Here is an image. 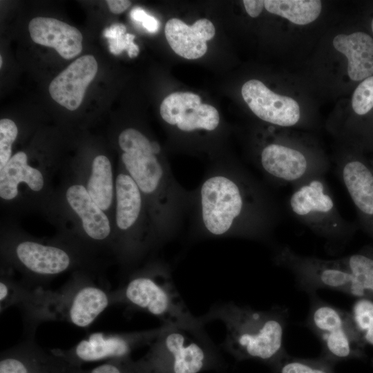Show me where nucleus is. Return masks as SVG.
<instances>
[{"label": "nucleus", "mask_w": 373, "mask_h": 373, "mask_svg": "<svg viewBox=\"0 0 373 373\" xmlns=\"http://www.w3.org/2000/svg\"><path fill=\"white\" fill-rule=\"evenodd\" d=\"M194 234L202 238H267L278 220L277 204L266 188L245 169H209L191 191L189 211Z\"/></svg>", "instance_id": "obj_1"}, {"label": "nucleus", "mask_w": 373, "mask_h": 373, "mask_svg": "<svg viewBox=\"0 0 373 373\" xmlns=\"http://www.w3.org/2000/svg\"><path fill=\"white\" fill-rule=\"evenodd\" d=\"M122 161L142 195L151 200L157 236L161 241L173 238L189 211L191 191L175 180L161 156V147L140 131L128 128L118 137Z\"/></svg>", "instance_id": "obj_2"}, {"label": "nucleus", "mask_w": 373, "mask_h": 373, "mask_svg": "<svg viewBox=\"0 0 373 373\" xmlns=\"http://www.w3.org/2000/svg\"><path fill=\"white\" fill-rule=\"evenodd\" d=\"M204 324L218 320L225 326L224 345L239 356L271 359L282 353L289 310L274 306L258 310L228 302L213 305L203 316Z\"/></svg>", "instance_id": "obj_3"}, {"label": "nucleus", "mask_w": 373, "mask_h": 373, "mask_svg": "<svg viewBox=\"0 0 373 373\" xmlns=\"http://www.w3.org/2000/svg\"><path fill=\"white\" fill-rule=\"evenodd\" d=\"M292 188L287 201L291 215L324 239L331 251L343 249L358 226L341 215L325 175L314 176Z\"/></svg>", "instance_id": "obj_4"}, {"label": "nucleus", "mask_w": 373, "mask_h": 373, "mask_svg": "<svg viewBox=\"0 0 373 373\" xmlns=\"http://www.w3.org/2000/svg\"><path fill=\"white\" fill-rule=\"evenodd\" d=\"M112 294L113 303L144 311L157 317L162 324L204 325L200 316L189 311L177 290L169 268L162 264L136 274Z\"/></svg>", "instance_id": "obj_5"}, {"label": "nucleus", "mask_w": 373, "mask_h": 373, "mask_svg": "<svg viewBox=\"0 0 373 373\" xmlns=\"http://www.w3.org/2000/svg\"><path fill=\"white\" fill-rule=\"evenodd\" d=\"M274 262L277 266L291 271L298 287L309 296L316 294L319 289H326L356 298L372 299L339 258L330 260L304 256L285 245L276 249Z\"/></svg>", "instance_id": "obj_6"}, {"label": "nucleus", "mask_w": 373, "mask_h": 373, "mask_svg": "<svg viewBox=\"0 0 373 373\" xmlns=\"http://www.w3.org/2000/svg\"><path fill=\"white\" fill-rule=\"evenodd\" d=\"M150 360L166 361L172 373H198L213 350L204 325H165L151 344Z\"/></svg>", "instance_id": "obj_7"}, {"label": "nucleus", "mask_w": 373, "mask_h": 373, "mask_svg": "<svg viewBox=\"0 0 373 373\" xmlns=\"http://www.w3.org/2000/svg\"><path fill=\"white\" fill-rule=\"evenodd\" d=\"M301 147L276 140L263 145L257 157L258 170L274 184L292 186L314 176L325 175L329 169L326 160Z\"/></svg>", "instance_id": "obj_8"}, {"label": "nucleus", "mask_w": 373, "mask_h": 373, "mask_svg": "<svg viewBox=\"0 0 373 373\" xmlns=\"http://www.w3.org/2000/svg\"><path fill=\"white\" fill-rule=\"evenodd\" d=\"M113 301L112 292L102 285H67L60 291H48L46 319H62L79 327L89 326Z\"/></svg>", "instance_id": "obj_9"}, {"label": "nucleus", "mask_w": 373, "mask_h": 373, "mask_svg": "<svg viewBox=\"0 0 373 373\" xmlns=\"http://www.w3.org/2000/svg\"><path fill=\"white\" fill-rule=\"evenodd\" d=\"M161 326L152 329L120 334L96 332L79 341L68 350H54L70 364L81 362L126 358L140 345L151 344L158 336Z\"/></svg>", "instance_id": "obj_10"}, {"label": "nucleus", "mask_w": 373, "mask_h": 373, "mask_svg": "<svg viewBox=\"0 0 373 373\" xmlns=\"http://www.w3.org/2000/svg\"><path fill=\"white\" fill-rule=\"evenodd\" d=\"M336 172L356 211L359 227L373 240V171L363 157L347 155L336 162Z\"/></svg>", "instance_id": "obj_11"}, {"label": "nucleus", "mask_w": 373, "mask_h": 373, "mask_svg": "<svg viewBox=\"0 0 373 373\" xmlns=\"http://www.w3.org/2000/svg\"><path fill=\"white\" fill-rule=\"evenodd\" d=\"M160 113L163 120L180 132H213L220 124L216 108L202 104L200 97L190 92H175L162 102Z\"/></svg>", "instance_id": "obj_12"}, {"label": "nucleus", "mask_w": 373, "mask_h": 373, "mask_svg": "<svg viewBox=\"0 0 373 373\" xmlns=\"http://www.w3.org/2000/svg\"><path fill=\"white\" fill-rule=\"evenodd\" d=\"M241 93L251 111L265 122L289 127L300 120V111L296 101L274 93L259 80L251 79L245 82Z\"/></svg>", "instance_id": "obj_13"}, {"label": "nucleus", "mask_w": 373, "mask_h": 373, "mask_svg": "<svg viewBox=\"0 0 373 373\" xmlns=\"http://www.w3.org/2000/svg\"><path fill=\"white\" fill-rule=\"evenodd\" d=\"M97 72V63L93 55L77 58L51 81L48 87L51 97L68 110H76Z\"/></svg>", "instance_id": "obj_14"}, {"label": "nucleus", "mask_w": 373, "mask_h": 373, "mask_svg": "<svg viewBox=\"0 0 373 373\" xmlns=\"http://www.w3.org/2000/svg\"><path fill=\"white\" fill-rule=\"evenodd\" d=\"M0 373H70V367L53 350L48 354L28 342L2 354Z\"/></svg>", "instance_id": "obj_15"}, {"label": "nucleus", "mask_w": 373, "mask_h": 373, "mask_svg": "<svg viewBox=\"0 0 373 373\" xmlns=\"http://www.w3.org/2000/svg\"><path fill=\"white\" fill-rule=\"evenodd\" d=\"M28 30L35 43L55 48L64 59L74 58L82 50L81 32L59 19L35 17L30 21Z\"/></svg>", "instance_id": "obj_16"}, {"label": "nucleus", "mask_w": 373, "mask_h": 373, "mask_svg": "<svg viewBox=\"0 0 373 373\" xmlns=\"http://www.w3.org/2000/svg\"><path fill=\"white\" fill-rule=\"evenodd\" d=\"M166 39L172 50L188 59L202 57L207 50V41L216 32L214 25L207 19H200L189 26L179 19H169L164 28Z\"/></svg>", "instance_id": "obj_17"}, {"label": "nucleus", "mask_w": 373, "mask_h": 373, "mask_svg": "<svg viewBox=\"0 0 373 373\" xmlns=\"http://www.w3.org/2000/svg\"><path fill=\"white\" fill-rule=\"evenodd\" d=\"M15 253L27 270L40 276L59 274L67 270L71 263L68 254L62 249L33 241L20 242Z\"/></svg>", "instance_id": "obj_18"}, {"label": "nucleus", "mask_w": 373, "mask_h": 373, "mask_svg": "<svg viewBox=\"0 0 373 373\" xmlns=\"http://www.w3.org/2000/svg\"><path fill=\"white\" fill-rule=\"evenodd\" d=\"M336 50L347 59V74L354 81L364 80L373 75V39L363 32L338 35L333 40Z\"/></svg>", "instance_id": "obj_19"}, {"label": "nucleus", "mask_w": 373, "mask_h": 373, "mask_svg": "<svg viewBox=\"0 0 373 373\" xmlns=\"http://www.w3.org/2000/svg\"><path fill=\"white\" fill-rule=\"evenodd\" d=\"M66 199L71 208L80 217L83 228L91 238L102 240L111 233L109 220L93 201L82 185H73L66 191Z\"/></svg>", "instance_id": "obj_20"}, {"label": "nucleus", "mask_w": 373, "mask_h": 373, "mask_svg": "<svg viewBox=\"0 0 373 373\" xmlns=\"http://www.w3.org/2000/svg\"><path fill=\"white\" fill-rule=\"evenodd\" d=\"M25 182L32 190L40 191L44 186L41 173L27 163L24 152L15 153L0 169V196L4 200H12L18 194V185Z\"/></svg>", "instance_id": "obj_21"}, {"label": "nucleus", "mask_w": 373, "mask_h": 373, "mask_svg": "<svg viewBox=\"0 0 373 373\" xmlns=\"http://www.w3.org/2000/svg\"><path fill=\"white\" fill-rule=\"evenodd\" d=\"M116 223L123 231L137 227L143 210V196L136 183L128 174L119 173L116 178Z\"/></svg>", "instance_id": "obj_22"}, {"label": "nucleus", "mask_w": 373, "mask_h": 373, "mask_svg": "<svg viewBox=\"0 0 373 373\" xmlns=\"http://www.w3.org/2000/svg\"><path fill=\"white\" fill-rule=\"evenodd\" d=\"M352 320L350 312L326 303L316 294L310 296V306L305 325L317 337L338 329Z\"/></svg>", "instance_id": "obj_23"}, {"label": "nucleus", "mask_w": 373, "mask_h": 373, "mask_svg": "<svg viewBox=\"0 0 373 373\" xmlns=\"http://www.w3.org/2000/svg\"><path fill=\"white\" fill-rule=\"evenodd\" d=\"M318 338L323 349L338 358L359 354L366 346L353 320L345 326Z\"/></svg>", "instance_id": "obj_24"}, {"label": "nucleus", "mask_w": 373, "mask_h": 373, "mask_svg": "<svg viewBox=\"0 0 373 373\" xmlns=\"http://www.w3.org/2000/svg\"><path fill=\"white\" fill-rule=\"evenodd\" d=\"M87 191L102 210L108 209L113 195L112 166L107 157L100 155L93 161Z\"/></svg>", "instance_id": "obj_25"}, {"label": "nucleus", "mask_w": 373, "mask_h": 373, "mask_svg": "<svg viewBox=\"0 0 373 373\" xmlns=\"http://www.w3.org/2000/svg\"><path fill=\"white\" fill-rule=\"evenodd\" d=\"M264 3L270 13L298 25L314 21L321 11V1L318 0H265Z\"/></svg>", "instance_id": "obj_26"}, {"label": "nucleus", "mask_w": 373, "mask_h": 373, "mask_svg": "<svg viewBox=\"0 0 373 373\" xmlns=\"http://www.w3.org/2000/svg\"><path fill=\"white\" fill-rule=\"evenodd\" d=\"M339 259L373 299V245Z\"/></svg>", "instance_id": "obj_27"}, {"label": "nucleus", "mask_w": 373, "mask_h": 373, "mask_svg": "<svg viewBox=\"0 0 373 373\" xmlns=\"http://www.w3.org/2000/svg\"><path fill=\"white\" fill-rule=\"evenodd\" d=\"M350 312L365 345L373 347V299L356 298Z\"/></svg>", "instance_id": "obj_28"}, {"label": "nucleus", "mask_w": 373, "mask_h": 373, "mask_svg": "<svg viewBox=\"0 0 373 373\" xmlns=\"http://www.w3.org/2000/svg\"><path fill=\"white\" fill-rule=\"evenodd\" d=\"M124 24L114 23L104 29V36L108 39L110 52L117 55L123 50H126L131 58L135 57L140 52V49L133 40L135 35L126 33Z\"/></svg>", "instance_id": "obj_29"}, {"label": "nucleus", "mask_w": 373, "mask_h": 373, "mask_svg": "<svg viewBox=\"0 0 373 373\" xmlns=\"http://www.w3.org/2000/svg\"><path fill=\"white\" fill-rule=\"evenodd\" d=\"M352 106L358 115L367 114L373 108V76L363 80L356 87L352 95Z\"/></svg>", "instance_id": "obj_30"}, {"label": "nucleus", "mask_w": 373, "mask_h": 373, "mask_svg": "<svg viewBox=\"0 0 373 373\" xmlns=\"http://www.w3.org/2000/svg\"><path fill=\"white\" fill-rule=\"evenodd\" d=\"M18 134L17 126L10 119L0 120V169L12 157V144Z\"/></svg>", "instance_id": "obj_31"}, {"label": "nucleus", "mask_w": 373, "mask_h": 373, "mask_svg": "<svg viewBox=\"0 0 373 373\" xmlns=\"http://www.w3.org/2000/svg\"><path fill=\"white\" fill-rule=\"evenodd\" d=\"M130 16L131 19L137 22L142 23V26L149 32L155 33L160 28V22L153 16L147 14L141 8H133Z\"/></svg>", "instance_id": "obj_32"}, {"label": "nucleus", "mask_w": 373, "mask_h": 373, "mask_svg": "<svg viewBox=\"0 0 373 373\" xmlns=\"http://www.w3.org/2000/svg\"><path fill=\"white\" fill-rule=\"evenodd\" d=\"M280 373H328L325 370L298 361L285 363L280 368Z\"/></svg>", "instance_id": "obj_33"}, {"label": "nucleus", "mask_w": 373, "mask_h": 373, "mask_svg": "<svg viewBox=\"0 0 373 373\" xmlns=\"http://www.w3.org/2000/svg\"><path fill=\"white\" fill-rule=\"evenodd\" d=\"M242 2L247 12L251 17L259 16L265 6L264 1L260 0H244Z\"/></svg>", "instance_id": "obj_34"}, {"label": "nucleus", "mask_w": 373, "mask_h": 373, "mask_svg": "<svg viewBox=\"0 0 373 373\" xmlns=\"http://www.w3.org/2000/svg\"><path fill=\"white\" fill-rule=\"evenodd\" d=\"M106 3L111 12L114 14L123 12L131 4V1L127 0H108Z\"/></svg>", "instance_id": "obj_35"}, {"label": "nucleus", "mask_w": 373, "mask_h": 373, "mask_svg": "<svg viewBox=\"0 0 373 373\" xmlns=\"http://www.w3.org/2000/svg\"><path fill=\"white\" fill-rule=\"evenodd\" d=\"M2 66V57L0 56V66L1 67Z\"/></svg>", "instance_id": "obj_36"}, {"label": "nucleus", "mask_w": 373, "mask_h": 373, "mask_svg": "<svg viewBox=\"0 0 373 373\" xmlns=\"http://www.w3.org/2000/svg\"><path fill=\"white\" fill-rule=\"evenodd\" d=\"M370 164L372 169V171H373V160L372 162H370Z\"/></svg>", "instance_id": "obj_37"}, {"label": "nucleus", "mask_w": 373, "mask_h": 373, "mask_svg": "<svg viewBox=\"0 0 373 373\" xmlns=\"http://www.w3.org/2000/svg\"><path fill=\"white\" fill-rule=\"evenodd\" d=\"M371 27H372V32H373V19H372V23H371Z\"/></svg>", "instance_id": "obj_38"}]
</instances>
